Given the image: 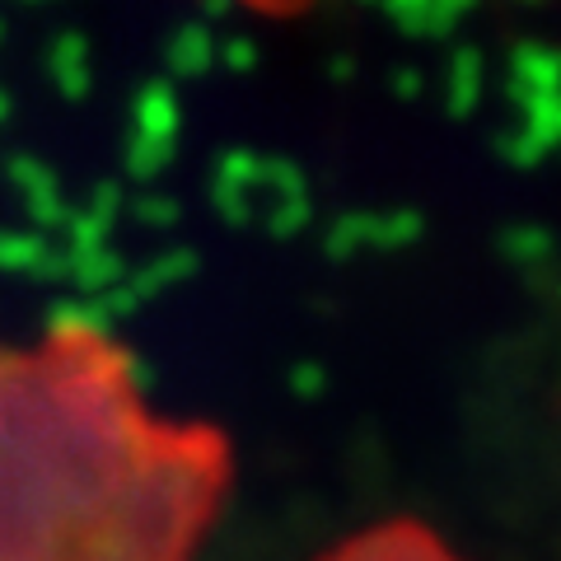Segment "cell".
Listing matches in <instances>:
<instances>
[{"label":"cell","mask_w":561,"mask_h":561,"mask_svg":"<svg viewBox=\"0 0 561 561\" xmlns=\"http://www.w3.org/2000/svg\"><path fill=\"white\" fill-rule=\"evenodd\" d=\"M323 561H468V557H459L440 534L426 529V524L389 519V524H375V529L351 534Z\"/></svg>","instance_id":"2"},{"label":"cell","mask_w":561,"mask_h":561,"mask_svg":"<svg viewBox=\"0 0 561 561\" xmlns=\"http://www.w3.org/2000/svg\"><path fill=\"white\" fill-rule=\"evenodd\" d=\"M225 491L230 440L154 412L103 328L0 346V561H197Z\"/></svg>","instance_id":"1"}]
</instances>
